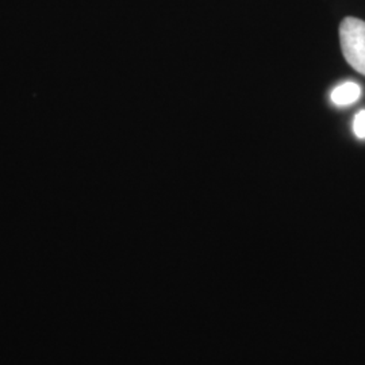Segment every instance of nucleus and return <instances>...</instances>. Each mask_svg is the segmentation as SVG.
Returning a JSON list of instances; mask_svg holds the SVG:
<instances>
[{
    "label": "nucleus",
    "instance_id": "f257e3e1",
    "mask_svg": "<svg viewBox=\"0 0 365 365\" xmlns=\"http://www.w3.org/2000/svg\"><path fill=\"white\" fill-rule=\"evenodd\" d=\"M339 42L346 63L365 76V22L348 16L339 26Z\"/></svg>",
    "mask_w": 365,
    "mask_h": 365
},
{
    "label": "nucleus",
    "instance_id": "f03ea898",
    "mask_svg": "<svg viewBox=\"0 0 365 365\" xmlns=\"http://www.w3.org/2000/svg\"><path fill=\"white\" fill-rule=\"evenodd\" d=\"M361 96V88L359 84L346 81L331 92V102L337 106L353 105Z\"/></svg>",
    "mask_w": 365,
    "mask_h": 365
},
{
    "label": "nucleus",
    "instance_id": "7ed1b4c3",
    "mask_svg": "<svg viewBox=\"0 0 365 365\" xmlns=\"http://www.w3.org/2000/svg\"><path fill=\"white\" fill-rule=\"evenodd\" d=\"M353 130L359 138H365V110L360 111L353 122Z\"/></svg>",
    "mask_w": 365,
    "mask_h": 365
}]
</instances>
